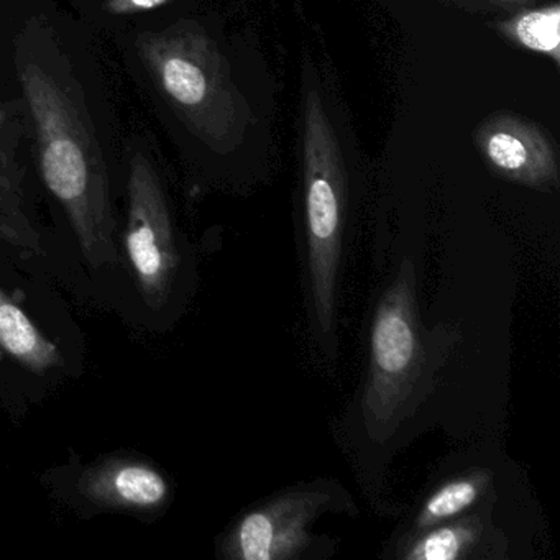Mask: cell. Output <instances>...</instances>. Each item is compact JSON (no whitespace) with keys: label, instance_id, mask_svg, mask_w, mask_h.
Returning a JSON list of instances; mask_svg holds the SVG:
<instances>
[{"label":"cell","instance_id":"277c9868","mask_svg":"<svg viewBox=\"0 0 560 560\" xmlns=\"http://www.w3.org/2000/svg\"><path fill=\"white\" fill-rule=\"evenodd\" d=\"M304 91L303 166L307 267L314 319L324 336L336 324L337 283L342 258L347 182L342 150L316 88Z\"/></svg>","mask_w":560,"mask_h":560},{"label":"cell","instance_id":"30bf717a","mask_svg":"<svg viewBox=\"0 0 560 560\" xmlns=\"http://www.w3.org/2000/svg\"><path fill=\"white\" fill-rule=\"evenodd\" d=\"M0 347L25 369L45 373L61 365L60 350L51 343L8 293L0 290Z\"/></svg>","mask_w":560,"mask_h":560},{"label":"cell","instance_id":"9c48e42d","mask_svg":"<svg viewBox=\"0 0 560 560\" xmlns=\"http://www.w3.org/2000/svg\"><path fill=\"white\" fill-rule=\"evenodd\" d=\"M500 536L487 513L468 514L406 537L399 557L405 560L498 557L494 547Z\"/></svg>","mask_w":560,"mask_h":560},{"label":"cell","instance_id":"9a60e30c","mask_svg":"<svg viewBox=\"0 0 560 560\" xmlns=\"http://www.w3.org/2000/svg\"><path fill=\"white\" fill-rule=\"evenodd\" d=\"M490 2L504 11L517 12L521 9L529 8L536 0H490Z\"/></svg>","mask_w":560,"mask_h":560},{"label":"cell","instance_id":"5b68a950","mask_svg":"<svg viewBox=\"0 0 560 560\" xmlns=\"http://www.w3.org/2000/svg\"><path fill=\"white\" fill-rule=\"evenodd\" d=\"M127 192V257L143 301L152 310H162L178 275L179 254L162 182L142 152L130 156Z\"/></svg>","mask_w":560,"mask_h":560},{"label":"cell","instance_id":"3957f363","mask_svg":"<svg viewBox=\"0 0 560 560\" xmlns=\"http://www.w3.org/2000/svg\"><path fill=\"white\" fill-rule=\"evenodd\" d=\"M137 48L163 96L196 137L222 153L242 142L250 109L205 28L182 21L140 35Z\"/></svg>","mask_w":560,"mask_h":560},{"label":"cell","instance_id":"52a82bcc","mask_svg":"<svg viewBox=\"0 0 560 560\" xmlns=\"http://www.w3.org/2000/svg\"><path fill=\"white\" fill-rule=\"evenodd\" d=\"M475 143L491 172L506 182L537 191L559 186L556 149L537 124L510 113L493 114L475 130Z\"/></svg>","mask_w":560,"mask_h":560},{"label":"cell","instance_id":"7a4b0ae2","mask_svg":"<svg viewBox=\"0 0 560 560\" xmlns=\"http://www.w3.org/2000/svg\"><path fill=\"white\" fill-rule=\"evenodd\" d=\"M454 343V327L439 326L431 332L422 327L415 265L406 260L373 317L362 401L373 438H389L421 405Z\"/></svg>","mask_w":560,"mask_h":560},{"label":"cell","instance_id":"7c38bea8","mask_svg":"<svg viewBox=\"0 0 560 560\" xmlns=\"http://www.w3.org/2000/svg\"><path fill=\"white\" fill-rule=\"evenodd\" d=\"M497 31L511 44L544 55L560 65V5L521 9L513 18L500 22Z\"/></svg>","mask_w":560,"mask_h":560},{"label":"cell","instance_id":"ba28073f","mask_svg":"<svg viewBox=\"0 0 560 560\" xmlns=\"http://www.w3.org/2000/svg\"><path fill=\"white\" fill-rule=\"evenodd\" d=\"M84 497L101 506L119 510H155L170 497L166 478L150 465L107 462L81 478Z\"/></svg>","mask_w":560,"mask_h":560},{"label":"cell","instance_id":"4fadbf2b","mask_svg":"<svg viewBox=\"0 0 560 560\" xmlns=\"http://www.w3.org/2000/svg\"><path fill=\"white\" fill-rule=\"evenodd\" d=\"M11 133L8 129V117L0 110V170L22 179L21 168L14 155V147L11 143Z\"/></svg>","mask_w":560,"mask_h":560},{"label":"cell","instance_id":"8992f818","mask_svg":"<svg viewBox=\"0 0 560 560\" xmlns=\"http://www.w3.org/2000/svg\"><path fill=\"white\" fill-rule=\"evenodd\" d=\"M327 488H291L247 511L224 540L235 560H296L313 546L311 524L332 506Z\"/></svg>","mask_w":560,"mask_h":560},{"label":"cell","instance_id":"5bb4252c","mask_svg":"<svg viewBox=\"0 0 560 560\" xmlns=\"http://www.w3.org/2000/svg\"><path fill=\"white\" fill-rule=\"evenodd\" d=\"M172 0H106V11L114 15L142 14L163 8Z\"/></svg>","mask_w":560,"mask_h":560},{"label":"cell","instance_id":"6da1fadb","mask_svg":"<svg viewBox=\"0 0 560 560\" xmlns=\"http://www.w3.org/2000/svg\"><path fill=\"white\" fill-rule=\"evenodd\" d=\"M18 71L45 185L63 206L88 264L96 270L116 264L109 175L77 84L31 55L19 57Z\"/></svg>","mask_w":560,"mask_h":560},{"label":"cell","instance_id":"8fae6325","mask_svg":"<svg viewBox=\"0 0 560 560\" xmlns=\"http://www.w3.org/2000/svg\"><path fill=\"white\" fill-rule=\"evenodd\" d=\"M491 480L493 477L490 471L475 470L441 485L422 504L412 524V534L455 520L477 506L478 501L490 490Z\"/></svg>","mask_w":560,"mask_h":560}]
</instances>
